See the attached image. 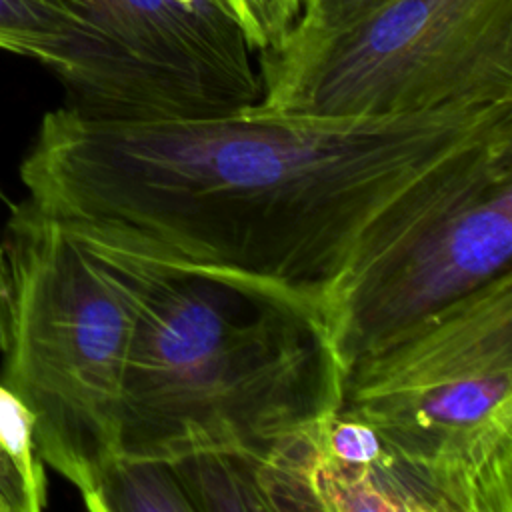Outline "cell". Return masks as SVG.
<instances>
[{
    "label": "cell",
    "mask_w": 512,
    "mask_h": 512,
    "mask_svg": "<svg viewBox=\"0 0 512 512\" xmlns=\"http://www.w3.org/2000/svg\"><path fill=\"white\" fill-rule=\"evenodd\" d=\"M0 48L42 62L62 82L74 62L76 38L54 0H0Z\"/></svg>",
    "instance_id": "8"
},
{
    "label": "cell",
    "mask_w": 512,
    "mask_h": 512,
    "mask_svg": "<svg viewBox=\"0 0 512 512\" xmlns=\"http://www.w3.org/2000/svg\"><path fill=\"white\" fill-rule=\"evenodd\" d=\"M2 244L12 312L0 382L30 412L44 466L88 508L120 458L138 320L184 260L132 228L52 216L28 198L12 206Z\"/></svg>",
    "instance_id": "3"
},
{
    "label": "cell",
    "mask_w": 512,
    "mask_h": 512,
    "mask_svg": "<svg viewBox=\"0 0 512 512\" xmlns=\"http://www.w3.org/2000/svg\"><path fill=\"white\" fill-rule=\"evenodd\" d=\"M328 302L266 278L180 262L132 342L120 458L260 462L342 402Z\"/></svg>",
    "instance_id": "2"
},
{
    "label": "cell",
    "mask_w": 512,
    "mask_h": 512,
    "mask_svg": "<svg viewBox=\"0 0 512 512\" xmlns=\"http://www.w3.org/2000/svg\"><path fill=\"white\" fill-rule=\"evenodd\" d=\"M194 512L268 510L256 478V462L226 454H196L168 462Z\"/></svg>",
    "instance_id": "9"
},
{
    "label": "cell",
    "mask_w": 512,
    "mask_h": 512,
    "mask_svg": "<svg viewBox=\"0 0 512 512\" xmlns=\"http://www.w3.org/2000/svg\"><path fill=\"white\" fill-rule=\"evenodd\" d=\"M512 130V102L312 120L44 114L20 164L28 200L132 228L172 256L324 298L382 212L452 154Z\"/></svg>",
    "instance_id": "1"
},
{
    "label": "cell",
    "mask_w": 512,
    "mask_h": 512,
    "mask_svg": "<svg viewBox=\"0 0 512 512\" xmlns=\"http://www.w3.org/2000/svg\"><path fill=\"white\" fill-rule=\"evenodd\" d=\"M258 114L364 120L512 102V0H386L258 52Z\"/></svg>",
    "instance_id": "5"
},
{
    "label": "cell",
    "mask_w": 512,
    "mask_h": 512,
    "mask_svg": "<svg viewBox=\"0 0 512 512\" xmlns=\"http://www.w3.org/2000/svg\"><path fill=\"white\" fill-rule=\"evenodd\" d=\"M0 446L14 458L30 486L48 498L44 462L34 442V422L24 404L0 382Z\"/></svg>",
    "instance_id": "12"
},
{
    "label": "cell",
    "mask_w": 512,
    "mask_h": 512,
    "mask_svg": "<svg viewBox=\"0 0 512 512\" xmlns=\"http://www.w3.org/2000/svg\"><path fill=\"white\" fill-rule=\"evenodd\" d=\"M386 0H302L300 16L292 28L322 32L338 28Z\"/></svg>",
    "instance_id": "13"
},
{
    "label": "cell",
    "mask_w": 512,
    "mask_h": 512,
    "mask_svg": "<svg viewBox=\"0 0 512 512\" xmlns=\"http://www.w3.org/2000/svg\"><path fill=\"white\" fill-rule=\"evenodd\" d=\"M254 52L274 50L300 16L302 0H220Z\"/></svg>",
    "instance_id": "11"
},
{
    "label": "cell",
    "mask_w": 512,
    "mask_h": 512,
    "mask_svg": "<svg viewBox=\"0 0 512 512\" xmlns=\"http://www.w3.org/2000/svg\"><path fill=\"white\" fill-rule=\"evenodd\" d=\"M512 272V130L430 168L378 218L330 296L348 368Z\"/></svg>",
    "instance_id": "6"
},
{
    "label": "cell",
    "mask_w": 512,
    "mask_h": 512,
    "mask_svg": "<svg viewBox=\"0 0 512 512\" xmlns=\"http://www.w3.org/2000/svg\"><path fill=\"white\" fill-rule=\"evenodd\" d=\"M48 498L40 496L14 458L0 446V512H40Z\"/></svg>",
    "instance_id": "14"
},
{
    "label": "cell",
    "mask_w": 512,
    "mask_h": 512,
    "mask_svg": "<svg viewBox=\"0 0 512 512\" xmlns=\"http://www.w3.org/2000/svg\"><path fill=\"white\" fill-rule=\"evenodd\" d=\"M10 312H12V278H10L8 256L0 238V352H4L8 344Z\"/></svg>",
    "instance_id": "15"
},
{
    "label": "cell",
    "mask_w": 512,
    "mask_h": 512,
    "mask_svg": "<svg viewBox=\"0 0 512 512\" xmlns=\"http://www.w3.org/2000/svg\"><path fill=\"white\" fill-rule=\"evenodd\" d=\"M92 512H194L174 468L162 460L118 458L90 502Z\"/></svg>",
    "instance_id": "10"
},
{
    "label": "cell",
    "mask_w": 512,
    "mask_h": 512,
    "mask_svg": "<svg viewBox=\"0 0 512 512\" xmlns=\"http://www.w3.org/2000/svg\"><path fill=\"white\" fill-rule=\"evenodd\" d=\"M340 406L444 512H512V272L356 358Z\"/></svg>",
    "instance_id": "4"
},
{
    "label": "cell",
    "mask_w": 512,
    "mask_h": 512,
    "mask_svg": "<svg viewBox=\"0 0 512 512\" xmlns=\"http://www.w3.org/2000/svg\"><path fill=\"white\" fill-rule=\"evenodd\" d=\"M70 18L66 106L110 120L236 114L262 94L252 48L220 0H54Z\"/></svg>",
    "instance_id": "7"
}]
</instances>
